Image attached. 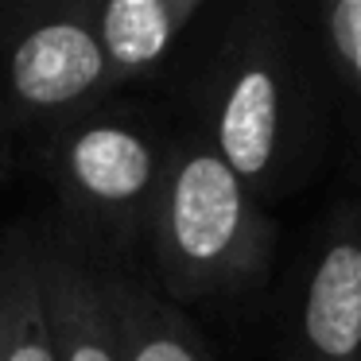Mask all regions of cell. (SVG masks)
Listing matches in <instances>:
<instances>
[{"label": "cell", "mask_w": 361, "mask_h": 361, "mask_svg": "<svg viewBox=\"0 0 361 361\" xmlns=\"http://www.w3.org/2000/svg\"><path fill=\"white\" fill-rule=\"evenodd\" d=\"M202 78V136L260 198L295 190L322 148L330 105L314 35L283 4H245L214 43Z\"/></svg>", "instance_id": "obj_1"}, {"label": "cell", "mask_w": 361, "mask_h": 361, "mask_svg": "<svg viewBox=\"0 0 361 361\" xmlns=\"http://www.w3.org/2000/svg\"><path fill=\"white\" fill-rule=\"evenodd\" d=\"M288 361H361V206H345L311 245L288 314Z\"/></svg>", "instance_id": "obj_5"}, {"label": "cell", "mask_w": 361, "mask_h": 361, "mask_svg": "<svg viewBox=\"0 0 361 361\" xmlns=\"http://www.w3.org/2000/svg\"><path fill=\"white\" fill-rule=\"evenodd\" d=\"M198 16L202 0H90V20L109 63L113 90L159 71Z\"/></svg>", "instance_id": "obj_7"}, {"label": "cell", "mask_w": 361, "mask_h": 361, "mask_svg": "<svg viewBox=\"0 0 361 361\" xmlns=\"http://www.w3.org/2000/svg\"><path fill=\"white\" fill-rule=\"evenodd\" d=\"M0 361H59L35 241L0 249Z\"/></svg>", "instance_id": "obj_8"}, {"label": "cell", "mask_w": 361, "mask_h": 361, "mask_svg": "<svg viewBox=\"0 0 361 361\" xmlns=\"http://www.w3.org/2000/svg\"><path fill=\"white\" fill-rule=\"evenodd\" d=\"M276 229L264 202L218 156L202 128L171 140L148 245L159 291L198 303L249 291L272 260Z\"/></svg>", "instance_id": "obj_2"}, {"label": "cell", "mask_w": 361, "mask_h": 361, "mask_svg": "<svg viewBox=\"0 0 361 361\" xmlns=\"http://www.w3.org/2000/svg\"><path fill=\"white\" fill-rule=\"evenodd\" d=\"M39 257L59 361H125L113 272L71 241H43Z\"/></svg>", "instance_id": "obj_6"}, {"label": "cell", "mask_w": 361, "mask_h": 361, "mask_svg": "<svg viewBox=\"0 0 361 361\" xmlns=\"http://www.w3.org/2000/svg\"><path fill=\"white\" fill-rule=\"evenodd\" d=\"M314 51L326 74L330 105L361 159V0H326L314 12Z\"/></svg>", "instance_id": "obj_10"}, {"label": "cell", "mask_w": 361, "mask_h": 361, "mask_svg": "<svg viewBox=\"0 0 361 361\" xmlns=\"http://www.w3.org/2000/svg\"><path fill=\"white\" fill-rule=\"evenodd\" d=\"M117 314L125 330V361H214L195 322L148 283L113 272Z\"/></svg>", "instance_id": "obj_9"}, {"label": "cell", "mask_w": 361, "mask_h": 361, "mask_svg": "<svg viewBox=\"0 0 361 361\" xmlns=\"http://www.w3.org/2000/svg\"><path fill=\"white\" fill-rule=\"evenodd\" d=\"M171 140L148 117L97 109L51 136L47 164L71 226L90 245L133 249L148 237Z\"/></svg>", "instance_id": "obj_3"}, {"label": "cell", "mask_w": 361, "mask_h": 361, "mask_svg": "<svg viewBox=\"0 0 361 361\" xmlns=\"http://www.w3.org/2000/svg\"><path fill=\"white\" fill-rule=\"evenodd\" d=\"M113 74L90 0L27 4L0 16V128L63 133L105 109Z\"/></svg>", "instance_id": "obj_4"}]
</instances>
